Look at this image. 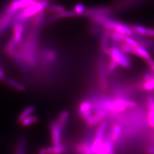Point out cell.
<instances>
[{
	"mask_svg": "<svg viewBox=\"0 0 154 154\" xmlns=\"http://www.w3.org/2000/svg\"><path fill=\"white\" fill-rule=\"evenodd\" d=\"M110 57L113 61L124 68H130L131 67V63L125 53L117 47H112L111 49Z\"/></svg>",
	"mask_w": 154,
	"mask_h": 154,
	"instance_id": "obj_1",
	"label": "cell"
},
{
	"mask_svg": "<svg viewBox=\"0 0 154 154\" xmlns=\"http://www.w3.org/2000/svg\"><path fill=\"white\" fill-rule=\"evenodd\" d=\"M50 131L52 137L53 147L55 148H61L63 146L61 144V132L62 128L57 121L50 123Z\"/></svg>",
	"mask_w": 154,
	"mask_h": 154,
	"instance_id": "obj_2",
	"label": "cell"
},
{
	"mask_svg": "<svg viewBox=\"0 0 154 154\" xmlns=\"http://www.w3.org/2000/svg\"><path fill=\"white\" fill-rule=\"evenodd\" d=\"M29 21L20 22L13 25V36L11 38L18 45L21 44L23 41V34L26 27L28 26Z\"/></svg>",
	"mask_w": 154,
	"mask_h": 154,
	"instance_id": "obj_3",
	"label": "cell"
},
{
	"mask_svg": "<svg viewBox=\"0 0 154 154\" xmlns=\"http://www.w3.org/2000/svg\"><path fill=\"white\" fill-rule=\"evenodd\" d=\"M104 107L107 110L115 112H120L125 110L126 100L123 99H116L113 101L107 102L104 104Z\"/></svg>",
	"mask_w": 154,
	"mask_h": 154,
	"instance_id": "obj_4",
	"label": "cell"
},
{
	"mask_svg": "<svg viewBox=\"0 0 154 154\" xmlns=\"http://www.w3.org/2000/svg\"><path fill=\"white\" fill-rule=\"evenodd\" d=\"M107 126V122L106 121L102 122L99 126V128L97 130L96 136L94 138L93 142L91 145V149H93L96 146H98L100 144L103 142V137L105 134V130Z\"/></svg>",
	"mask_w": 154,
	"mask_h": 154,
	"instance_id": "obj_5",
	"label": "cell"
},
{
	"mask_svg": "<svg viewBox=\"0 0 154 154\" xmlns=\"http://www.w3.org/2000/svg\"><path fill=\"white\" fill-rule=\"evenodd\" d=\"M91 105L87 101H84L81 103L79 107V112L83 119H86L91 114Z\"/></svg>",
	"mask_w": 154,
	"mask_h": 154,
	"instance_id": "obj_6",
	"label": "cell"
},
{
	"mask_svg": "<svg viewBox=\"0 0 154 154\" xmlns=\"http://www.w3.org/2000/svg\"><path fill=\"white\" fill-rule=\"evenodd\" d=\"M35 111V107L33 105L28 106L25 107L22 112L20 113V116L18 117V122L21 123L25 118L28 116H32Z\"/></svg>",
	"mask_w": 154,
	"mask_h": 154,
	"instance_id": "obj_7",
	"label": "cell"
},
{
	"mask_svg": "<svg viewBox=\"0 0 154 154\" xmlns=\"http://www.w3.org/2000/svg\"><path fill=\"white\" fill-rule=\"evenodd\" d=\"M135 54L139 56L146 61L152 59L149 51L141 45L138 44V46L135 48Z\"/></svg>",
	"mask_w": 154,
	"mask_h": 154,
	"instance_id": "obj_8",
	"label": "cell"
},
{
	"mask_svg": "<svg viewBox=\"0 0 154 154\" xmlns=\"http://www.w3.org/2000/svg\"><path fill=\"white\" fill-rule=\"evenodd\" d=\"M114 32L119 33L125 36H131L133 34L132 29L128 27L126 25L118 23Z\"/></svg>",
	"mask_w": 154,
	"mask_h": 154,
	"instance_id": "obj_9",
	"label": "cell"
},
{
	"mask_svg": "<svg viewBox=\"0 0 154 154\" xmlns=\"http://www.w3.org/2000/svg\"><path fill=\"white\" fill-rule=\"evenodd\" d=\"M45 11L39 12L35 16L32 17L31 20V23L33 28H38L39 26L42 23V21L44 19Z\"/></svg>",
	"mask_w": 154,
	"mask_h": 154,
	"instance_id": "obj_10",
	"label": "cell"
},
{
	"mask_svg": "<svg viewBox=\"0 0 154 154\" xmlns=\"http://www.w3.org/2000/svg\"><path fill=\"white\" fill-rule=\"evenodd\" d=\"M26 140L24 136L19 138L18 145L16 149V154H26Z\"/></svg>",
	"mask_w": 154,
	"mask_h": 154,
	"instance_id": "obj_11",
	"label": "cell"
},
{
	"mask_svg": "<svg viewBox=\"0 0 154 154\" xmlns=\"http://www.w3.org/2000/svg\"><path fill=\"white\" fill-rule=\"evenodd\" d=\"M4 82L6 84H7L8 85H9V86H11L13 88L21 91H23L25 90V87L20 83L17 82L16 81L12 79L11 78H6L5 80L4 81Z\"/></svg>",
	"mask_w": 154,
	"mask_h": 154,
	"instance_id": "obj_12",
	"label": "cell"
},
{
	"mask_svg": "<svg viewBox=\"0 0 154 154\" xmlns=\"http://www.w3.org/2000/svg\"><path fill=\"white\" fill-rule=\"evenodd\" d=\"M91 144L88 142L81 143L78 147V151L81 154H94L91 149Z\"/></svg>",
	"mask_w": 154,
	"mask_h": 154,
	"instance_id": "obj_13",
	"label": "cell"
},
{
	"mask_svg": "<svg viewBox=\"0 0 154 154\" xmlns=\"http://www.w3.org/2000/svg\"><path fill=\"white\" fill-rule=\"evenodd\" d=\"M18 45L17 44L13 39H11V40L6 45L5 48L6 53L8 55L11 56L16 51L17 48L18 46Z\"/></svg>",
	"mask_w": 154,
	"mask_h": 154,
	"instance_id": "obj_14",
	"label": "cell"
},
{
	"mask_svg": "<svg viewBox=\"0 0 154 154\" xmlns=\"http://www.w3.org/2000/svg\"><path fill=\"white\" fill-rule=\"evenodd\" d=\"M39 122V118L37 116H30L25 118L23 121L20 123L22 126L29 127L34 124H36Z\"/></svg>",
	"mask_w": 154,
	"mask_h": 154,
	"instance_id": "obj_15",
	"label": "cell"
},
{
	"mask_svg": "<svg viewBox=\"0 0 154 154\" xmlns=\"http://www.w3.org/2000/svg\"><path fill=\"white\" fill-rule=\"evenodd\" d=\"M122 131V127L119 125H116L114 126L113 127L111 131V139L113 141H116L117 140L121 135Z\"/></svg>",
	"mask_w": 154,
	"mask_h": 154,
	"instance_id": "obj_16",
	"label": "cell"
},
{
	"mask_svg": "<svg viewBox=\"0 0 154 154\" xmlns=\"http://www.w3.org/2000/svg\"><path fill=\"white\" fill-rule=\"evenodd\" d=\"M69 116V114L67 111H63L60 114L58 120L57 122L61 126V127H63L65 126Z\"/></svg>",
	"mask_w": 154,
	"mask_h": 154,
	"instance_id": "obj_17",
	"label": "cell"
},
{
	"mask_svg": "<svg viewBox=\"0 0 154 154\" xmlns=\"http://www.w3.org/2000/svg\"><path fill=\"white\" fill-rule=\"evenodd\" d=\"M122 51L125 53L135 54V48H133L125 42H123L121 46Z\"/></svg>",
	"mask_w": 154,
	"mask_h": 154,
	"instance_id": "obj_18",
	"label": "cell"
},
{
	"mask_svg": "<svg viewBox=\"0 0 154 154\" xmlns=\"http://www.w3.org/2000/svg\"><path fill=\"white\" fill-rule=\"evenodd\" d=\"M65 149L62 147L61 148H55L54 147H49L46 148L47 154H62L64 152Z\"/></svg>",
	"mask_w": 154,
	"mask_h": 154,
	"instance_id": "obj_19",
	"label": "cell"
},
{
	"mask_svg": "<svg viewBox=\"0 0 154 154\" xmlns=\"http://www.w3.org/2000/svg\"><path fill=\"white\" fill-rule=\"evenodd\" d=\"M110 34L111 37L115 41L118 42H123L125 35H122L121 34L116 32H112Z\"/></svg>",
	"mask_w": 154,
	"mask_h": 154,
	"instance_id": "obj_20",
	"label": "cell"
},
{
	"mask_svg": "<svg viewBox=\"0 0 154 154\" xmlns=\"http://www.w3.org/2000/svg\"><path fill=\"white\" fill-rule=\"evenodd\" d=\"M123 42L127 44L132 46L133 48H136L139 44L135 39L132 38L130 36H125Z\"/></svg>",
	"mask_w": 154,
	"mask_h": 154,
	"instance_id": "obj_21",
	"label": "cell"
},
{
	"mask_svg": "<svg viewBox=\"0 0 154 154\" xmlns=\"http://www.w3.org/2000/svg\"><path fill=\"white\" fill-rule=\"evenodd\" d=\"M48 8H49V10L51 11L55 12L57 14L65 11V9L63 6L58 5H49Z\"/></svg>",
	"mask_w": 154,
	"mask_h": 154,
	"instance_id": "obj_22",
	"label": "cell"
},
{
	"mask_svg": "<svg viewBox=\"0 0 154 154\" xmlns=\"http://www.w3.org/2000/svg\"><path fill=\"white\" fill-rule=\"evenodd\" d=\"M118 22L114 21H109L105 23V27L108 31H112L114 32L116 29V27L118 25Z\"/></svg>",
	"mask_w": 154,
	"mask_h": 154,
	"instance_id": "obj_23",
	"label": "cell"
},
{
	"mask_svg": "<svg viewBox=\"0 0 154 154\" xmlns=\"http://www.w3.org/2000/svg\"><path fill=\"white\" fill-rule=\"evenodd\" d=\"M132 31L138 33L140 35H146L147 28L144 27L142 25H135L132 28Z\"/></svg>",
	"mask_w": 154,
	"mask_h": 154,
	"instance_id": "obj_24",
	"label": "cell"
},
{
	"mask_svg": "<svg viewBox=\"0 0 154 154\" xmlns=\"http://www.w3.org/2000/svg\"><path fill=\"white\" fill-rule=\"evenodd\" d=\"M143 88L146 91L152 90L154 88V78L150 81L144 82L143 85Z\"/></svg>",
	"mask_w": 154,
	"mask_h": 154,
	"instance_id": "obj_25",
	"label": "cell"
},
{
	"mask_svg": "<svg viewBox=\"0 0 154 154\" xmlns=\"http://www.w3.org/2000/svg\"><path fill=\"white\" fill-rule=\"evenodd\" d=\"M105 144L106 145L107 149V154H114V149L113 143L110 139H106L105 141Z\"/></svg>",
	"mask_w": 154,
	"mask_h": 154,
	"instance_id": "obj_26",
	"label": "cell"
},
{
	"mask_svg": "<svg viewBox=\"0 0 154 154\" xmlns=\"http://www.w3.org/2000/svg\"><path fill=\"white\" fill-rule=\"evenodd\" d=\"M118 65V64L116 62V61H113L112 60L110 61V63L109 65V66L107 67V72L108 74H110L111 72L114 71V70L116 68L117 66Z\"/></svg>",
	"mask_w": 154,
	"mask_h": 154,
	"instance_id": "obj_27",
	"label": "cell"
},
{
	"mask_svg": "<svg viewBox=\"0 0 154 154\" xmlns=\"http://www.w3.org/2000/svg\"><path fill=\"white\" fill-rule=\"evenodd\" d=\"M148 118L149 125L154 128V108L152 110H149Z\"/></svg>",
	"mask_w": 154,
	"mask_h": 154,
	"instance_id": "obj_28",
	"label": "cell"
},
{
	"mask_svg": "<svg viewBox=\"0 0 154 154\" xmlns=\"http://www.w3.org/2000/svg\"><path fill=\"white\" fill-rule=\"evenodd\" d=\"M74 11V12L78 15L83 14L85 11V6L82 4H77V5L75 6Z\"/></svg>",
	"mask_w": 154,
	"mask_h": 154,
	"instance_id": "obj_29",
	"label": "cell"
},
{
	"mask_svg": "<svg viewBox=\"0 0 154 154\" xmlns=\"http://www.w3.org/2000/svg\"><path fill=\"white\" fill-rule=\"evenodd\" d=\"M147 105L149 107V110H152L154 108V99L151 97H149L147 99Z\"/></svg>",
	"mask_w": 154,
	"mask_h": 154,
	"instance_id": "obj_30",
	"label": "cell"
},
{
	"mask_svg": "<svg viewBox=\"0 0 154 154\" xmlns=\"http://www.w3.org/2000/svg\"><path fill=\"white\" fill-rule=\"evenodd\" d=\"M146 35H148V36L154 37V29H147Z\"/></svg>",
	"mask_w": 154,
	"mask_h": 154,
	"instance_id": "obj_31",
	"label": "cell"
},
{
	"mask_svg": "<svg viewBox=\"0 0 154 154\" xmlns=\"http://www.w3.org/2000/svg\"><path fill=\"white\" fill-rule=\"evenodd\" d=\"M146 62H147V63L149 65V66L150 67V68L151 69L153 73L154 74V61L152 59H151V60H149V61H146Z\"/></svg>",
	"mask_w": 154,
	"mask_h": 154,
	"instance_id": "obj_32",
	"label": "cell"
},
{
	"mask_svg": "<svg viewBox=\"0 0 154 154\" xmlns=\"http://www.w3.org/2000/svg\"><path fill=\"white\" fill-rule=\"evenodd\" d=\"M38 154H47L46 148H42V149H40Z\"/></svg>",
	"mask_w": 154,
	"mask_h": 154,
	"instance_id": "obj_33",
	"label": "cell"
},
{
	"mask_svg": "<svg viewBox=\"0 0 154 154\" xmlns=\"http://www.w3.org/2000/svg\"><path fill=\"white\" fill-rule=\"evenodd\" d=\"M147 153L149 154H154V147H151L148 149Z\"/></svg>",
	"mask_w": 154,
	"mask_h": 154,
	"instance_id": "obj_34",
	"label": "cell"
}]
</instances>
